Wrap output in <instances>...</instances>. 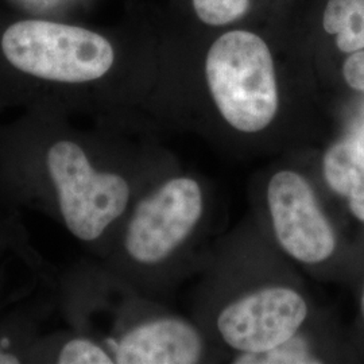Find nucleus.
<instances>
[{
  "instance_id": "6e6552de",
  "label": "nucleus",
  "mask_w": 364,
  "mask_h": 364,
  "mask_svg": "<svg viewBox=\"0 0 364 364\" xmlns=\"http://www.w3.org/2000/svg\"><path fill=\"white\" fill-rule=\"evenodd\" d=\"M328 185L350 201L352 213L364 223V142L346 139L333 144L324 156Z\"/></svg>"
},
{
  "instance_id": "f257e3e1",
  "label": "nucleus",
  "mask_w": 364,
  "mask_h": 364,
  "mask_svg": "<svg viewBox=\"0 0 364 364\" xmlns=\"http://www.w3.org/2000/svg\"><path fill=\"white\" fill-rule=\"evenodd\" d=\"M209 90L223 117L236 130L266 129L278 111V88L267 43L250 31H230L209 49Z\"/></svg>"
},
{
  "instance_id": "0eeeda50",
  "label": "nucleus",
  "mask_w": 364,
  "mask_h": 364,
  "mask_svg": "<svg viewBox=\"0 0 364 364\" xmlns=\"http://www.w3.org/2000/svg\"><path fill=\"white\" fill-rule=\"evenodd\" d=\"M115 363L191 364L201 355V341L195 329L180 320L161 318L129 331L111 341Z\"/></svg>"
},
{
  "instance_id": "f03ea898",
  "label": "nucleus",
  "mask_w": 364,
  "mask_h": 364,
  "mask_svg": "<svg viewBox=\"0 0 364 364\" xmlns=\"http://www.w3.org/2000/svg\"><path fill=\"white\" fill-rule=\"evenodd\" d=\"M43 169L66 230L81 242L100 239L127 209L129 182L99 169L76 141L53 142L43 154Z\"/></svg>"
},
{
  "instance_id": "4468645a",
  "label": "nucleus",
  "mask_w": 364,
  "mask_h": 364,
  "mask_svg": "<svg viewBox=\"0 0 364 364\" xmlns=\"http://www.w3.org/2000/svg\"><path fill=\"white\" fill-rule=\"evenodd\" d=\"M21 362V356L11 351V348H9L6 343L0 341V364H18Z\"/></svg>"
},
{
  "instance_id": "2eb2a0df",
  "label": "nucleus",
  "mask_w": 364,
  "mask_h": 364,
  "mask_svg": "<svg viewBox=\"0 0 364 364\" xmlns=\"http://www.w3.org/2000/svg\"><path fill=\"white\" fill-rule=\"evenodd\" d=\"M362 313H363V317H364V290H363V297H362Z\"/></svg>"
},
{
  "instance_id": "9b49d317",
  "label": "nucleus",
  "mask_w": 364,
  "mask_h": 364,
  "mask_svg": "<svg viewBox=\"0 0 364 364\" xmlns=\"http://www.w3.org/2000/svg\"><path fill=\"white\" fill-rule=\"evenodd\" d=\"M250 0H193L197 16L210 26H224L247 13Z\"/></svg>"
},
{
  "instance_id": "423d86ee",
  "label": "nucleus",
  "mask_w": 364,
  "mask_h": 364,
  "mask_svg": "<svg viewBox=\"0 0 364 364\" xmlns=\"http://www.w3.org/2000/svg\"><path fill=\"white\" fill-rule=\"evenodd\" d=\"M267 200L279 245L305 263L328 259L335 235L318 207L312 188L294 171H279L269 185Z\"/></svg>"
},
{
  "instance_id": "ddd939ff",
  "label": "nucleus",
  "mask_w": 364,
  "mask_h": 364,
  "mask_svg": "<svg viewBox=\"0 0 364 364\" xmlns=\"http://www.w3.org/2000/svg\"><path fill=\"white\" fill-rule=\"evenodd\" d=\"M343 75L352 90L364 92V52L352 53L344 61Z\"/></svg>"
},
{
  "instance_id": "7ed1b4c3",
  "label": "nucleus",
  "mask_w": 364,
  "mask_h": 364,
  "mask_svg": "<svg viewBox=\"0 0 364 364\" xmlns=\"http://www.w3.org/2000/svg\"><path fill=\"white\" fill-rule=\"evenodd\" d=\"M1 52L19 72L33 77L84 84L105 76L115 53L103 36L49 21H22L6 30Z\"/></svg>"
},
{
  "instance_id": "f8f14e48",
  "label": "nucleus",
  "mask_w": 364,
  "mask_h": 364,
  "mask_svg": "<svg viewBox=\"0 0 364 364\" xmlns=\"http://www.w3.org/2000/svg\"><path fill=\"white\" fill-rule=\"evenodd\" d=\"M236 363H317V360L308 353L301 341L291 338L270 351L259 353L245 352Z\"/></svg>"
},
{
  "instance_id": "9d476101",
  "label": "nucleus",
  "mask_w": 364,
  "mask_h": 364,
  "mask_svg": "<svg viewBox=\"0 0 364 364\" xmlns=\"http://www.w3.org/2000/svg\"><path fill=\"white\" fill-rule=\"evenodd\" d=\"M55 363L60 364H111L114 356L105 348L88 338L66 340L55 355Z\"/></svg>"
},
{
  "instance_id": "1a4fd4ad",
  "label": "nucleus",
  "mask_w": 364,
  "mask_h": 364,
  "mask_svg": "<svg viewBox=\"0 0 364 364\" xmlns=\"http://www.w3.org/2000/svg\"><path fill=\"white\" fill-rule=\"evenodd\" d=\"M323 26L336 36V46L343 53L364 49V0H329Z\"/></svg>"
},
{
  "instance_id": "20e7f679",
  "label": "nucleus",
  "mask_w": 364,
  "mask_h": 364,
  "mask_svg": "<svg viewBox=\"0 0 364 364\" xmlns=\"http://www.w3.org/2000/svg\"><path fill=\"white\" fill-rule=\"evenodd\" d=\"M203 212V195L191 178H173L142 200L131 218L124 247L142 264L166 259L193 231Z\"/></svg>"
},
{
  "instance_id": "39448f33",
  "label": "nucleus",
  "mask_w": 364,
  "mask_h": 364,
  "mask_svg": "<svg viewBox=\"0 0 364 364\" xmlns=\"http://www.w3.org/2000/svg\"><path fill=\"white\" fill-rule=\"evenodd\" d=\"M306 312V304L299 293L270 287L227 306L219 316L218 326L231 347L259 353L294 338Z\"/></svg>"
}]
</instances>
